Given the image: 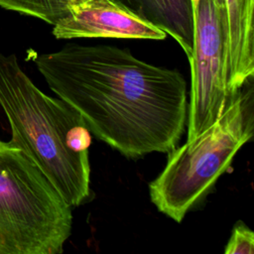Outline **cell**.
<instances>
[{
  "mask_svg": "<svg viewBox=\"0 0 254 254\" xmlns=\"http://www.w3.org/2000/svg\"><path fill=\"white\" fill-rule=\"evenodd\" d=\"M225 254H253L254 233L242 221H237L232 229V234L225 246Z\"/></svg>",
  "mask_w": 254,
  "mask_h": 254,
  "instance_id": "9c48e42d",
  "label": "cell"
},
{
  "mask_svg": "<svg viewBox=\"0 0 254 254\" xmlns=\"http://www.w3.org/2000/svg\"><path fill=\"white\" fill-rule=\"evenodd\" d=\"M193 16L188 137L193 142L221 115L228 98L224 9L215 0H191Z\"/></svg>",
  "mask_w": 254,
  "mask_h": 254,
  "instance_id": "5b68a950",
  "label": "cell"
},
{
  "mask_svg": "<svg viewBox=\"0 0 254 254\" xmlns=\"http://www.w3.org/2000/svg\"><path fill=\"white\" fill-rule=\"evenodd\" d=\"M0 106L14 147L27 154L72 207L90 200V132L62 98L40 90L15 55L0 53Z\"/></svg>",
  "mask_w": 254,
  "mask_h": 254,
  "instance_id": "7a4b0ae2",
  "label": "cell"
},
{
  "mask_svg": "<svg viewBox=\"0 0 254 254\" xmlns=\"http://www.w3.org/2000/svg\"><path fill=\"white\" fill-rule=\"evenodd\" d=\"M0 141H1V140H0Z\"/></svg>",
  "mask_w": 254,
  "mask_h": 254,
  "instance_id": "8fae6325",
  "label": "cell"
},
{
  "mask_svg": "<svg viewBox=\"0 0 254 254\" xmlns=\"http://www.w3.org/2000/svg\"><path fill=\"white\" fill-rule=\"evenodd\" d=\"M145 20L174 38L188 59L192 51L191 0H119Z\"/></svg>",
  "mask_w": 254,
  "mask_h": 254,
  "instance_id": "ba28073f",
  "label": "cell"
},
{
  "mask_svg": "<svg viewBox=\"0 0 254 254\" xmlns=\"http://www.w3.org/2000/svg\"><path fill=\"white\" fill-rule=\"evenodd\" d=\"M253 77L227 100L219 118L191 143L173 149L160 175L149 184L151 201L176 222L198 205L253 136Z\"/></svg>",
  "mask_w": 254,
  "mask_h": 254,
  "instance_id": "3957f363",
  "label": "cell"
},
{
  "mask_svg": "<svg viewBox=\"0 0 254 254\" xmlns=\"http://www.w3.org/2000/svg\"><path fill=\"white\" fill-rule=\"evenodd\" d=\"M71 206L22 150L0 141V254H60Z\"/></svg>",
  "mask_w": 254,
  "mask_h": 254,
  "instance_id": "277c9868",
  "label": "cell"
},
{
  "mask_svg": "<svg viewBox=\"0 0 254 254\" xmlns=\"http://www.w3.org/2000/svg\"><path fill=\"white\" fill-rule=\"evenodd\" d=\"M216 2H217V4L220 6V7H222L223 9H224V2H223V0H215ZM225 12V11H224Z\"/></svg>",
  "mask_w": 254,
  "mask_h": 254,
  "instance_id": "30bf717a",
  "label": "cell"
},
{
  "mask_svg": "<svg viewBox=\"0 0 254 254\" xmlns=\"http://www.w3.org/2000/svg\"><path fill=\"white\" fill-rule=\"evenodd\" d=\"M52 91L71 105L90 134L136 159L170 153L188 121L187 82L178 69L156 66L130 50L66 44L36 55Z\"/></svg>",
  "mask_w": 254,
  "mask_h": 254,
  "instance_id": "6da1fadb",
  "label": "cell"
},
{
  "mask_svg": "<svg viewBox=\"0 0 254 254\" xmlns=\"http://www.w3.org/2000/svg\"><path fill=\"white\" fill-rule=\"evenodd\" d=\"M227 50V89L236 92L254 74V0H223Z\"/></svg>",
  "mask_w": 254,
  "mask_h": 254,
  "instance_id": "52a82bcc",
  "label": "cell"
},
{
  "mask_svg": "<svg viewBox=\"0 0 254 254\" xmlns=\"http://www.w3.org/2000/svg\"><path fill=\"white\" fill-rule=\"evenodd\" d=\"M59 40L115 38L164 40L167 34L118 0H82L53 25Z\"/></svg>",
  "mask_w": 254,
  "mask_h": 254,
  "instance_id": "8992f818",
  "label": "cell"
}]
</instances>
